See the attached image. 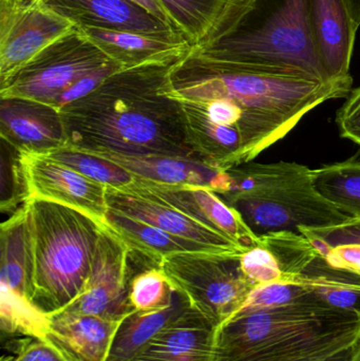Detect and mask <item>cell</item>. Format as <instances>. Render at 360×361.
Here are the masks:
<instances>
[{
  "instance_id": "obj_38",
  "label": "cell",
  "mask_w": 360,
  "mask_h": 361,
  "mask_svg": "<svg viewBox=\"0 0 360 361\" xmlns=\"http://www.w3.org/2000/svg\"><path fill=\"white\" fill-rule=\"evenodd\" d=\"M130 1L141 6L142 8L147 11L148 13L154 15L156 18L161 19V20L165 21L169 25H171L168 14H167L166 10H165L163 4H161L160 0H130Z\"/></svg>"
},
{
  "instance_id": "obj_8",
  "label": "cell",
  "mask_w": 360,
  "mask_h": 361,
  "mask_svg": "<svg viewBox=\"0 0 360 361\" xmlns=\"http://www.w3.org/2000/svg\"><path fill=\"white\" fill-rule=\"evenodd\" d=\"M112 61L75 27L0 86V97L31 99L58 110L61 97L78 80Z\"/></svg>"
},
{
  "instance_id": "obj_10",
  "label": "cell",
  "mask_w": 360,
  "mask_h": 361,
  "mask_svg": "<svg viewBox=\"0 0 360 361\" xmlns=\"http://www.w3.org/2000/svg\"><path fill=\"white\" fill-rule=\"evenodd\" d=\"M130 248L107 226L99 238L90 277L82 294L65 310L120 322L135 310L129 303Z\"/></svg>"
},
{
  "instance_id": "obj_37",
  "label": "cell",
  "mask_w": 360,
  "mask_h": 361,
  "mask_svg": "<svg viewBox=\"0 0 360 361\" xmlns=\"http://www.w3.org/2000/svg\"><path fill=\"white\" fill-rule=\"evenodd\" d=\"M336 123L340 135L360 147V85L353 89L338 110Z\"/></svg>"
},
{
  "instance_id": "obj_39",
  "label": "cell",
  "mask_w": 360,
  "mask_h": 361,
  "mask_svg": "<svg viewBox=\"0 0 360 361\" xmlns=\"http://www.w3.org/2000/svg\"><path fill=\"white\" fill-rule=\"evenodd\" d=\"M356 345H353V347L348 348V349L342 350V351L333 354V355L325 356V357L314 358V360L304 361H351V360H352L353 354H354V350Z\"/></svg>"
},
{
  "instance_id": "obj_2",
  "label": "cell",
  "mask_w": 360,
  "mask_h": 361,
  "mask_svg": "<svg viewBox=\"0 0 360 361\" xmlns=\"http://www.w3.org/2000/svg\"><path fill=\"white\" fill-rule=\"evenodd\" d=\"M352 84V78L325 82L241 69L206 59L192 47L169 72V88L178 101L230 99L278 142L314 108L348 97Z\"/></svg>"
},
{
  "instance_id": "obj_16",
  "label": "cell",
  "mask_w": 360,
  "mask_h": 361,
  "mask_svg": "<svg viewBox=\"0 0 360 361\" xmlns=\"http://www.w3.org/2000/svg\"><path fill=\"white\" fill-rule=\"evenodd\" d=\"M173 29L192 47L207 48L234 33L256 0H160Z\"/></svg>"
},
{
  "instance_id": "obj_17",
  "label": "cell",
  "mask_w": 360,
  "mask_h": 361,
  "mask_svg": "<svg viewBox=\"0 0 360 361\" xmlns=\"http://www.w3.org/2000/svg\"><path fill=\"white\" fill-rule=\"evenodd\" d=\"M77 29L111 61L125 69L173 63L187 54L192 47L177 31L143 33L97 27Z\"/></svg>"
},
{
  "instance_id": "obj_4",
  "label": "cell",
  "mask_w": 360,
  "mask_h": 361,
  "mask_svg": "<svg viewBox=\"0 0 360 361\" xmlns=\"http://www.w3.org/2000/svg\"><path fill=\"white\" fill-rule=\"evenodd\" d=\"M312 171L294 162L245 163L224 171L219 195L257 237L346 222L350 216L317 192Z\"/></svg>"
},
{
  "instance_id": "obj_3",
  "label": "cell",
  "mask_w": 360,
  "mask_h": 361,
  "mask_svg": "<svg viewBox=\"0 0 360 361\" xmlns=\"http://www.w3.org/2000/svg\"><path fill=\"white\" fill-rule=\"evenodd\" d=\"M360 315L329 305L237 313L217 330L215 361H304L356 345Z\"/></svg>"
},
{
  "instance_id": "obj_27",
  "label": "cell",
  "mask_w": 360,
  "mask_h": 361,
  "mask_svg": "<svg viewBox=\"0 0 360 361\" xmlns=\"http://www.w3.org/2000/svg\"><path fill=\"white\" fill-rule=\"evenodd\" d=\"M46 157L111 188H125L135 184L137 180L135 176L112 161L69 146L55 150Z\"/></svg>"
},
{
  "instance_id": "obj_26",
  "label": "cell",
  "mask_w": 360,
  "mask_h": 361,
  "mask_svg": "<svg viewBox=\"0 0 360 361\" xmlns=\"http://www.w3.org/2000/svg\"><path fill=\"white\" fill-rule=\"evenodd\" d=\"M313 185L317 192L353 219H360V159L313 169Z\"/></svg>"
},
{
  "instance_id": "obj_25",
  "label": "cell",
  "mask_w": 360,
  "mask_h": 361,
  "mask_svg": "<svg viewBox=\"0 0 360 361\" xmlns=\"http://www.w3.org/2000/svg\"><path fill=\"white\" fill-rule=\"evenodd\" d=\"M291 282L306 286L333 309L360 315V276L332 267L321 255Z\"/></svg>"
},
{
  "instance_id": "obj_28",
  "label": "cell",
  "mask_w": 360,
  "mask_h": 361,
  "mask_svg": "<svg viewBox=\"0 0 360 361\" xmlns=\"http://www.w3.org/2000/svg\"><path fill=\"white\" fill-rule=\"evenodd\" d=\"M128 298L135 311H159L171 305L175 288L161 269L160 265L150 264L135 269L129 261Z\"/></svg>"
},
{
  "instance_id": "obj_21",
  "label": "cell",
  "mask_w": 360,
  "mask_h": 361,
  "mask_svg": "<svg viewBox=\"0 0 360 361\" xmlns=\"http://www.w3.org/2000/svg\"><path fill=\"white\" fill-rule=\"evenodd\" d=\"M118 322L63 310L49 316L44 338L73 361H107Z\"/></svg>"
},
{
  "instance_id": "obj_14",
  "label": "cell",
  "mask_w": 360,
  "mask_h": 361,
  "mask_svg": "<svg viewBox=\"0 0 360 361\" xmlns=\"http://www.w3.org/2000/svg\"><path fill=\"white\" fill-rule=\"evenodd\" d=\"M308 23L315 54L330 82L348 80L356 25L345 0H309Z\"/></svg>"
},
{
  "instance_id": "obj_22",
  "label": "cell",
  "mask_w": 360,
  "mask_h": 361,
  "mask_svg": "<svg viewBox=\"0 0 360 361\" xmlns=\"http://www.w3.org/2000/svg\"><path fill=\"white\" fill-rule=\"evenodd\" d=\"M120 165L139 179L162 184L197 185L219 192L223 171L190 159L89 152Z\"/></svg>"
},
{
  "instance_id": "obj_20",
  "label": "cell",
  "mask_w": 360,
  "mask_h": 361,
  "mask_svg": "<svg viewBox=\"0 0 360 361\" xmlns=\"http://www.w3.org/2000/svg\"><path fill=\"white\" fill-rule=\"evenodd\" d=\"M1 288L31 302L34 280V233L29 202L0 227Z\"/></svg>"
},
{
  "instance_id": "obj_7",
  "label": "cell",
  "mask_w": 360,
  "mask_h": 361,
  "mask_svg": "<svg viewBox=\"0 0 360 361\" xmlns=\"http://www.w3.org/2000/svg\"><path fill=\"white\" fill-rule=\"evenodd\" d=\"M240 256L179 252L165 257L160 267L190 307L219 328L244 305L257 288L243 273Z\"/></svg>"
},
{
  "instance_id": "obj_18",
  "label": "cell",
  "mask_w": 360,
  "mask_h": 361,
  "mask_svg": "<svg viewBox=\"0 0 360 361\" xmlns=\"http://www.w3.org/2000/svg\"><path fill=\"white\" fill-rule=\"evenodd\" d=\"M217 326L188 307L131 361H215Z\"/></svg>"
},
{
  "instance_id": "obj_19",
  "label": "cell",
  "mask_w": 360,
  "mask_h": 361,
  "mask_svg": "<svg viewBox=\"0 0 360 361\" xmlns=\"http://www.w3.org/2000/svg\"><path fill=\"white\" fill-rule=\"evenodd\" d=\"M44 6L76 27H97L120 31L159 33L175 31L130 0H42Z\"/></svg>"
},
{
  "instance_id": "obj_29",
  "label": "cell",
  "mask_w": 360,
  "mask_h": 361,
  "mask_svg": "<svg viewBox=\"0 0 360 361\" xmlns=\"http://www.w3.org/2000/svg\"><path fill=\"white\" fill-rule=\"evenodd\" d=\"M260 238V245L272 252L283 274V281L291 282L319 256L312 242L302 233L279 231Z\"/></svg>"
},
{
  "instance_id": "obj_12",
  "label": "cell",
  "mask_w": 360,
  "mask_h": 361,
  "mask_svg": "<svg viewBox=\"0 0 360 361\" xmlns=\"http://www.w3.org/2000/svg\"><path fill=\"white\" fill-rule=\"evenodd\" d=\"M31 199L46 200L80 210L106 225L107 186L42 154L21 152Z\"/></svg>"
},
{
  "instance_id": "obj_41",
  "label": "cell",
  "mask_w": 360,
  "mask_h": 361,
  "mask_svg": "<svg viewBox=\"0 0 360 361\" xmlns=\"http://www.w3.org/2000/svg\"><path fill=\"white\" fill-rule=\"evenodd\" d=\"M351 361H360V339L356 347H355L354 354H353Z\"/></svg>"
},
{
  "instance_id": "obj_31",
  "label": "cell",
  "mask_w": 360,
  "mask_h": 361,
  "mask_svg": "<svg viewBox=\"0 0 360 361\" xmlns=\"http://www.w3.org/2000/svg\"><path fill=\"white\" fill-rule=\"evenodd\" d=\"M1 329L8 334L44 338L48 317L29 301L1 288Z\"/></svg>"
},
{
  "instance_id": "obj_23",
  "label": "cell",
  "mask_w": 360,
  "mask_h": 361,
  "mask_svg": "<svg viewBox=\"0 0 360 361\" xmlns=\"http://www.w3.org/2000/svg\"><path fill=\"white\" fill-rule=\"evenodd\" d=\"M106 225L130 250L139 252L159 264L165 257L179 252H217L202 244L171 235L158 227L111 209L108 212Z\"/></svg>"
},
{
  "instance_id": "obj_15",
  "label": "cell",
  "mask_w": 360,
  "mask_h": 361,
  "mask_svg": "<svg viewBox=\"0 0 360 361\" xmlns=\"http://www.w3.org/2000/svg\"><path fill=\"white\" fill-rule=\"evenodd\" d=\"M0 137L19 152L42 156L68 144L59 110L19 97H0Z\"/></svg>"
},
{
  "instance_id": "obj_1",
  "label": "cell",
  "mask_w": 360,
  "mask_h": 361,
  "mask_svg": "<svg viewBox=\"0 0 360 361\" xmlns=\"http://www.w3.org/2000/svg\"><path fill=\"white\" fill-rule=\"evenodd\" d=\"M177 61L120 70L61 107L67 146L200 162L188 142L183 108L169 88V72Z\"/></svg>"
},
{
  "instance_id": "obj_11",
  "label": "cell",
  "mask_w": 360,
  "mask_h": 361,
  "mask_svg": "<svg viewBox=\"0 0 360 361\" xmlns=\"http://www.w3.org/2000/svg\"><path fill=\"white\" fill-rule=\"evenodd\" d=\"M118 189H126L164 202L205 226L225 235L244 250L260 244V238L245 224L239 212L209 187L162 184L137 178L135 184Z\"/></svg>"
},
{
  "instance_id": "obj_35",
  "label": "cell",
  "mask_w": 360,
  "mask_h": 361,
  "mask_svg": "<svg viewBox=\"0 0 360 361\" xmlns=\"http://www.w3.org/2000/svg\"><path fill=\"white\" fill-rule=\"evenodd\" d=\"M299 233L308 239L318 240L331 247L342 244H360V219L350 218L335 226L323 228L300 227Z\"/></svg>"
},
{
  "instance_id": "obj_13",
  "label": "cell",
  "mask_w": 360,
  "mask_h": 361,
  "mask_svg": "<svg viewBox=\"0 0 360 361\" xmlns=\"http://www.w3.org/2000/svg\"><path fill=\"white\" fill-rule=\"evenodd\" d=\"M106 197L108 207L113 212L137 219L177 237L192 240L220 254L242 255L247 252L225 235L154 197L111 187H107Z\"/></svg>"
},
{
  "instance_id": "obj_30",
  "label": "cell",
  "mask_w": 360,
  "mask_h": 361,
  "mask_svg": "<svg viewBox=\"0 0 360 361\" xmlns=\"http://www.w3.org/2000/svg\"><path fill=\"white\" fill-rule=\"evenodd\" d=\"M1 195L2 214H14L31 200L27 173L21 152L6 140L1 139Z\"/></svg>"
},
{
  "instance_id": "obj_24",
  "label": "cell",
  "mask_w": 360,
  "mask_h": 361,
  "mask_svg": "<svg viewBox=\"0 0 360 361\" xmlns=\"http://www.w3.org/2000/svg\"><path fill=\"white\" fill-rule=\"evenodd\" d=\"M175 290L173 303L159 311H132L118 322L107 361H131L169 322L190 307Z\"/></svg>"
},
{
  "instance_id": "obj_6",
  "label": "cell",
  "mask_w": 360,
  "mask_h": 361,
  "mask_svg": "<svg viewBox=\"0 0 360 361\" xmlns=\"http://www.w3.org/2000/svg\"><path fill=\"white\" fill-rule=\"evenodd\" d=\"M29 203L35 260L31 303L49 317L69 307L84 292L105 226L63 204L36 197Z\"/></svg>"
},
{
  "instance_id": "obj_40",
  "label": "cell",
  "mask_w": 360,
  "mask_h": 361,
  "mask_svg": "<svg viewBox=\"0 0 360 361\" xmlns=\"http://www.w3.org/2000/svg\"><path fill=\"white\" fill-rule=\"evenodd\" d=\"M349 12L352 17L353 23L356 25L357 29L360 27V0H345Z\"/></svg>"
},
{
  "instance_id": "obj_32",
  "label": "cell",
  "mask_w": 360,
  "mask_h": 361,
  "mask_svg": "<svg viewBox=\"0 0 360 361\" xmlns=\"http://www.w3.org/2000/svg\"><path fill=\"white\" fill-rule=\"evenodd\" d=\"M300 303L325 305L302 284L295 282H274L257 286L237 313H249L258 310L274 309Z\"/></svg>"
},
{
  "instance_id": "obj_9",
  "label": "cell",
  "mask_w": 360,
  "mask_h": 361,
  "mask_svg": "<svg viewBox=\"0 0 360 361\" xmlns=\"http://www.w3.org/2000/svg\"><path fill=\"white\" fill-rule=\"evenodd\" d=\"M75 27L42 0H0V86Z\"/></svg>"
},
{
  "instance_id": "obj_5",
  "label": "cell",
  "mask_w": 360,
  "mask_h": 361,
  "mask_svg": "<svg viewBox=\"0 0 360 361\" xmlns=\"http://www.w3.org/2000/svg\"><path fill=\"white\" fill-rule=\"evenodd\" d=\"M308 2L256 0L234 33L207 48L192 49L211 61L241 69L329 82L311 40Z\"/></svg>"
},
{
  "instance_id": "obj_33",
  "label": "cell",
  "mask_w": 360,
  "mask_h": 361,
  "mask_svg": "<svg viewBox=\"0 0 360 361\" xmlns=\"http://www.w3.org/2000/svg\"><path fill=\"white\" fill-rule=\"evenodd\" d=\"M241 269L256 286L283 281V274L278 261L271 250L257 245L240 256Z\"/></svg>"
},
{
  "instance_id": "obj_34",
  "label": "cell",
  "mask_w": 360,
  "mask_h": 361,
  "mask_svg": "<svg viewBox=\"0 0 360 361\" xmlns=\"http://www.w3.org/2000/svg\"><path fill=\"white\" fill-rule=\"evenodd\" d=\"M15 345V356L2 361H73L61 348L46 338L27 337Z\"/></svg>"
},
{
  "instance_id": "obj_36",
  "label": "cell",
  "mask_w": 360,
  "mask_h": 361,
  "mask_svg": "<svg viewBox=\"0 0 360 361\" xmlns=\"http://www.w3.org/2000/svg\"><path fill=\"white\" fill-rule=\"evenodd\" d=\"M309 240L330 265L360 276V244H342L331 247L318 240Z\"/></svg>"
}]
</instances>
